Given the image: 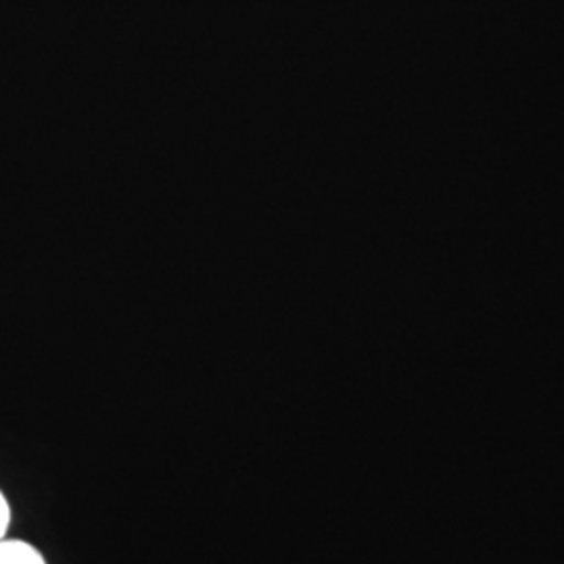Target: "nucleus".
I'll use <instances>...</instances> for the list:
<instances>
[{"instance_id": "obj_1", "label": "nucleus", "mask_w": 564, "mask_h": 564, "mask_svg": "<svg viewBox=\"0 0 564 564\" xmlns=\"http://www.w3.org/2000/svg\"><path fill=\"white\" fill-rule=\"evenodd\" d=\"M0 564H46L44 556L21 540H0Z\"/></svg>"}, {"instance_id": "obj_2", "label": "nucleus", "mask_w": 564, "mask_h": 564, "mask_svg": "<svg viewBox=\"0 0 564 564\" xmlns=\"http://www.w3.org/2000/svg\"><path fill=\"white\" fill-rule=\"evenodd\" d=\"M9 524H11V508H9L7 498L0 491V540H4V535L9 531Z\"/></svg>"}]
</instances>
